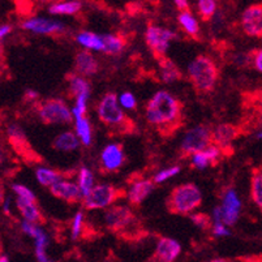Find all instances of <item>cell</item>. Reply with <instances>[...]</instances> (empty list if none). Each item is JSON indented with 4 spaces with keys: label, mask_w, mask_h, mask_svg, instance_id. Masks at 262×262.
I'll use <instances>...</instances> for the list:
<instances>
[{
    "label": "cell",
    "mask_w": 262,
    "mask_h": 262,
    "mask_svg": "<svg viewBox=\"0 0 262 262\" xmlns=\"http://www.w3.org/2000/svg\"><path fill=\"white\" fill-rule=\"evenodd\" d=\"M135 221V214L128 206L114 205L104 214V223L113 231H123Z\"/></svg>",
    "instance_id": "obj_9"
},
{
    "label": "cell",
    "mask_w": 262,
    "mask_h": 262,
    "mask_svg": "<svg viewBox=\"0 0 262 262\" xmlns=\"http://www.w3.org/2000/svg\"><path fill=\"white\" fill-rule=\"evenodd\" d=\"M197 9H199V13L204 20H210L215 13L216 3L214 0H200L197 3Z\"/></svg>",
    "instance_id": "obj_32"
},
{
    "label": "cell",
    "mask_w": 262,
    "mask_h": 262,
    "mask_svg": "<svg viewBox=\"0 0 262 262\" xmlns=\"http://www.w3.org/2000/svg\"><path fill=\"white\" fill-rule=\"evenodd\" d=\"M102 167L106 171H116L124 162L123 147L120 144H108L101 153Z\"/></svg>",
    "instance_id": "obj_15"
},
{
    "label": "cell",
    "mask_w": 262,
    "mask_h": 262,
    "mask_svg": "<svg viewBox=\"0 0 262 262\" xmlns=\"http://www.w3.org/2000/svg\"><path fill=\"white\" fill-rule=\"evenodd\" d=\"M82 4L80 2H58L49 7V12L51 15H76L81 9Z\"/></svg>",
    "instance_id": "obj_27"
},
{
    "label": "cell",
    "mask_w": 262,
    "mask_h": 262,
    "mask_svg": "<svg viewBox=\"0 0 262 262\" xmlns=\"http://www.w3.org/2000/svg\"><path fill=\"white\" fill-rule=\"evenodd\" d=\"M21 228L25 233H28L30 237H33L35 242V248H46L49 244V237L45 233V231L40 227H38L35 223H30L24 221L21 223Z\"/></svg>",
    "instance_id": "obj_22"
},
{
    "label": "cell",
    "mask_w": 262,
    "mask_h": 262,
    "mask_svg": "<svg viewBox=\"0 0 262 262\" xmlns=\"http://www.w3.org/2000/svg\"><path fill=\"white\" fill-rule=\"evenodd\" d=\"M251 194L256 206L262 211V167L252 171Z\"/></svg>",
    "instance_id": "obj_24"
},
{
    "label": "cell",
    "mask_w": 262,
    "mask_h": 262,
    "mask_svg": "<svg viewBox=\"0 0 262 262\" xmlns=\"http://www.w3.org/2000/svg\"><path fill=\"white\" fill-rule=\"evenodd\" d=\"M0 262H9V258L7 256H4V254H2V257H0Z\"/></svg>",
    "instance_id": "obj_46"
},
{
    "label": "cell",
    "mask_w": 262,
    "mask_h": 262,
    "mask_svg": "<svg viewBox=\"0 0 262 262\" xmlns=\"http://www.w3.org/2000/svg\"><path fill=\"white\" fill-rule=\"evenodd\" d=\"M192 164L196 168H199V170H204V168H206L211 163L209 162L208 157L205 156L204 151H201V153H197L194 156H192Z\"/></svg>",
    "instance_id": "obj_38"
},
{
    "label": "cell",
    "mask_w": 262,
    "mask_h": 262,
    "mask_svg": "<svg viewBox=\"0 0 262 262\" xmlns=\"http://www.w3.org/2000/svg\"><path fill=\"white\" fill-rule=\"evenodd\" d=\"M75 121L76 135L80 139V141L88 146L92 142V127H90L89 120L85 116H77V118H75Z\"/></svg>",
    "instance_id": "obj_28"
},
{
    "label": "cell",
    "mask_w": 262,
    "mask_h": 262,
    "mask_svg": "<svg viewBox=\"0 0 262 262\" xmlns=\"http://www.w3.org/2000/svg\"><path fill=\"white\" fill-rule=\"evenodd\" d=\"M35 175H37V180L39 182V184H42L43 187L51 188L61 180L60 172L47 167H39L37 172H35Z\"/></svg>",
    "instance_id": "obj_29"
},
{
    "label": "cell",
    "mask_w": 262,
    "mask_h": 262,
    "mask_svg": "<svg viewBox=\"0 0 262 262\" xmlns=\"http://www.w3.org/2000/svg\"><path fill=\"white\" fill-rule=\"evenodd\" d=\"M178 21L180 24V26L183 28L185 33L190 37H197L200 33V25L197 18H194V16L190 13L189 11L188 12H180L178 16Z\"/></svg>",
    "instance_id": "obj_25"
},
{
    "label": "cell",
    "mask_w": 262,
    "mask_h": 262,
    "mask_svg": "<svg viewBox=\"0 0 262 262\" xmlns=\"http://www.w3.org/2000/svg\"><path fill=\"white\" fill-rule=\"evenodd\" d=\"M23 29L29 30L35 34H55L64 30V25L59 21L50 20L45 17L28 18L23 23Z\"/></svg>",
    "instance_id": "obj_12"
},
{
    "label": "cell",
    "mask_w": 262,
    "mask_h": 262,
    "mask_svg": "<svg viewBox=\"0 0 262 262\" xmlns=\"http://www.w3.org/2000/svg\"><path fill=\"white\" fill-rule=\"evenodd\" d=\"M146 119L161 130L173 129L182 119V104L166 90H159L146 106Z\"/></svg>",
    "instance_id": "obj_1"
},
{
    "label": "cell",
    "mask_w": 262,
    "mask_h": 262,
    "mask_svg": "<svg viewBox=\"0 0 262 262\" xmlns=\"http://www.w3.org/2000/svg\"><path fill=\"white\" fill-rule=\"evenodd\" d=\"M35 257H37L38 262H55L47 256L46 248H35Z\"/></svg>",
    "instance_id": "obj_40"
},
{
    "label": "cell",
    "mask_w": 262,
    "mask_h": 262,
    "mask_svg": "<svg viewBox=\"0 0 262 262\" xmlns=\"http://www.w3.org/2000/svg\"><path fill=\"white\" fill-rule=\"evenodd\" d=\"M12 190L16 193L17 199L21 200H28V201H34L35 202V194L32 189L23 184H13L12 185Z\"/></svg>",
    "instance_id": "obj_33"
},
{
    "label": "cell",
    "mask_w": 262,
    "mask_h": 262,
    "mask_svg": "<svg viewBox=\"0 0 262 262\" xmlns=\"http://www.w3.org/2000/svg\"><path fill=\"white\" fill-rule=\"evenodd\" d=\"M208 262H233V261H231V259H227V258H215V259H210V261Z\"/></svg>",
    "instance_id": "obj_45"
},
{
    "label": "cell",
    "mask_w": 262,
    "mask_h": 262,
    "mask_svg": "<svg viewBox=\"0 0 262 262\" xmlns=\"http://www.w3.org/2000/svg\"><path fill=\"white\" fill-rule=\"evenodd\" d=\"M154 183L149 179H140L132 183L129 190L127 193L128 201L132 205H140L149 197V194L154 190Z\"/></svg>",
    "instance_id": "obj_16"
},
{
    "label": "cell",
    "mask_w": 262,
    "mask_h": 262,
    "mask_svg": "<svg viewBox=\"0 0 262 262\" xmlns=\"http://www.w3.org/2000/svg\"><path fill=\"white\" fill-rule=\"evenodd\" d=\"M213 142V132L205 125H197L187 130L182 141V151L185 156H194L208 149Z\"/></svg>",
    "instance_id": "obj_5"
},
{
    "label": "cell",
    "mask_w": 262,
    "mask_h": 262,
    "mask_svg": "<svg viewBox=\"0 0 262 262\" xmlns=\"http://www.w3.org/2000/svg\"><path fill=\"white\" fill-rule=\"evenodd\" d=\"M70 89L73 95L78 97L82 94H90V86L85 77L80 75H72L70 78Z\"/></svg>",
    "instance_id": "obj_31"
},
{
    "label": "cell",
    "mask_w": 262,
    "mask_h": 262,
    "mask_svg": "<svg viewBox=\"0 0 262 262\" xmlns=\"http://www.w3.org/2000/svg\"><path fill=\"white\" fill-rule=\"evenodd\" d=\"M76 71L82 77H89L98 72V61L94 58V55L89 51L77 52L75 58Z\"/></svg>",
    "instance_id": "obj_17"
},
{
    "label": "cell",
    "mask_w": 262,
    "mask_h": 262,
    "mask_svg": "<svg viewBox=\"0 0 262 262\" xmlns=\"http://www.w3.org/2000/svg\"><path fill=\"white\" fill-rule=\"evenodd\" d=\"M38 116L45 124H68L72 121V110L61 99H49L38 107Z\"/></svg>",
    "instance_id": "obj_4"
},
{
    "label": "cell",
    "mask_w": 262,
    "mask_h": 262,
    "mask_svg": "<svg viewBox=\"0 0 262 262\" xmlns=\"http://www.w3.org/2000/svg\"><path fill=\"white\" fill-rule=\"evenodd\" d=\"M159 75H161L162 81L166 84H170V82L182 78V72L178 66L168 58L159 59Z\"/></svg>",
    "instance_id": "obj_20"
},
{
    "label": "cell",
    "mask_w": 262,
    "mask_h": 262,
    "mask_svg": "<svg viewBox=\"0 0 262 262\" xmlns=\"http://www.w3.org/2000/svg\"><path fill=\"white\" fill-rule=\"evenodd\" d=\"M120 197V190L111 184H98L84 199V208L98 210L113 205Z\"/></svg>",
    "instance_id": "obj_7"
},
{
    "label": "cell",
    "mask_w": 262,
    "mask_h": 262,
    "mask_svg": "<svg viewBox=\"0 0 262 262\" xmlns=\"http://www.w3.org/2000/svg\"><path fill=\"white\" fill-rule=\"evenodd\" d=\"M16 205H17L18 211H20L21 215L25 218L26 222L38 223L40 219H42V214H40V210L38 209L37 204H35L34 201H28V200L17 199Z\"/></svg>",
    "instance_id": "obj_21"
},
{
    "label": "cell",
    "mask_w": 262,
    "mask_h": 262,
    "mask_svg": "<svg viewBox=\"0 0 262 262\" xmlns=\"http://www.w3.org/2000/svg\"><path fill=\"white\" fill-rule=\"evenodd\" d=\"M179 172H180V167H179V166H173V167L159 171V172L154 176V183L159 184V183L166 182V180H168V179H171V178H173V176L178 175Z\"/></svg>",
    "instance_id": "obj_35"
},
{
    "label": "cell",
    "mask_w": 262,
    "mask_h": 262,
    "mask_svg": "<svg viewBox=\"0 0 262 262\" xmlns=\"http://www.w3.org/2000/svg\"><path fill=\"white\" fill-rule=\"evenodd\" d=\"M50 190H51L52 196L63 200V201L71 202V204H75L81 199H84L78 185L76 183L68 182V180H60L54 187L50 188Z\"/></svg>",
    "instance_id": "obj_14"
},
{
    "label": "cell",
    "mask_w": 262,
    "mask_h": 262,
    "mask_svg": "<svg viewBox=\"0 0 262 262\" xmlns=\"http://www.w3.org/2000/svg\"><path fill=\"white\" fill-rule=\"evenodd\" d=\"M25 97L29 99V101H35V99L38 98V93L35 92V90H26Z\"/></svg>",
    "instance_id": "obj_44"
},
{
    "label": "cell",
    "mask_w": 262,
    "mask_h": 262,
    "mask_svg": "<svg viewBox=\"0 0 262 262\" xmlns=\"http://www.w3.org/2000/svg\"><path fill=\"white\" fill-rule=\"evenodd\" d=\"M78 43L84 46L88 50H94V51H103L104 45L102 40V35L95 34L92 32H81L76 37Z\"/></svg>",
    "instance_id": "obj_23"
},
{
    "label": "cell",
    "mask_w": 262,
    "mask_h": 262,
    "mask_svg": "<svg viewBox=\"0 0 262 262\" xmlns=\"http://www.w3.org/2000/svg\"><path fill=\"white\" fill-rule=\"evenodd\" d=\"M52 146L58 151L68 153V151H73V150H76L80 146V139H78L76 133L67 130V132L60 133V135L55 137Z\"/></svg>",
    "instance_id": "obj_19"
},
{
    "label": "cell",
    "mask_w": 262,
    "mask_h": 262,
    "mask_svg": "<svg viewBox=\"0 0 262 262\" xmlns=\"http://www.w3.org/2000/svg\"><path fill=\"white\" fill-rule=\"evenodd\" d=\"M82 226H84V214H82V211H78V213H76L75 218H73V223H72L73 239H77V237L80 236Z\"/></svg>",
    "instance_id": "obj_37"
},
{
    "label": "cell",
    "mask_w": 262,
    "mask_h": 262,
    "mask_svg": "<svg viewBox=\"0 0 262 262\" xmlns=\"http://www.w3.org/2000/svg\"><path fill=\"white\" fill-rule=\"evenodd\" d=\"M78 188H80L82 196L85 197L89 194L93 190L94 185V176H93V172L86 167H81V170L78 171V182H77Z\"/></svg>",
    "instance_id": "obj_30"
},
{
    "label": "cell",
    "mask_w": 262,
    "mask_h": 262,
    "mask_svg": "<svg viewBox=\"0 0 262 262\" xmlns=\"http://www.w3.org/2000/svg\"><path fill=\"white\" fill-rule=\"evenodd\" d=\"M257 139L262 140V130H259V132H258V133H257Z\"/></svg>",
    "instance_id": "obj_47"
},
{
    "label": "cell",
    "mask_w": 262,
    "mask_h": 262,
    "mask_svg": "<svg viewBox=\"0 0 262 262\" xmlns=\"http://www.w3.org/2000/svg\"><path fill=\"white\" fill-rule=\"evenodd\" d=\"M119 103H120L121 107L127 110H133L137 106V102H136L135 95L132 93H123V94L119 97Z\"/></svg>",
    "instance_id": "obj_36"
},
{
    "label": "cell",
    "mask_w": 262,
    "mask_h": 262,
    "mask_svg": "<svg viewBox=\"0 0 262 262\" xmlns=\"http://www.w3.org/2000/svg\"><path fill=\"white\" fill-rule=\"evenodd\" d=\"M211 231H213L214 236H216V237L227 236V235H230V231H228L227 226H226L223 222H213Z\"/></svg>",
    "instance_id": "obj_39"
},
{
    "label": "cell",
    "mask_w": 262,
    "mask_h": 262,
    "mask_svg": "<svg viewBox=\"0 0 262 262\" xmlns=\"http://www.w3.org/2000/svg\"><path fill=\"white\" fill-rule=\"evenodd\" d=\"M189 218L197 227L202 228V230L213 227V221L210 219V216L205 215V214H190Z\"/></svg>",
    "instance_id": "obj_34"
},
{
    "label": "cell",
    "mask_w": 262,
    "mask_h": 262,
    "mask_svg": "<svg viewBox=\"0 0 262 262\" xmlns=\"http://www.w3.org/2000/svg\"><path fill=\"white\" fill-rule=\"evenodd\" d=\"M182 252V245L171 237H161L154 252V262H173Z\"/></svg>",
    "instance_id": "obj_13"
},
{
    "label": "cell",
    "mask_w": 262,
    "mask_h": 262,
    "mask_svg": "<svg viewBox=\"0 0 262 262\" xmlns=\"http://www.w3.org/2000/svg\"><path fill=\"white\" fill-rule=\"evenodd\" d=\"M242 28L248 35L262 38V4H253L243 12Z\"/></svg>",
    "instance_id": "obj_10"
},
{
    "label": "cell",
    "mask_w": 262,
    "mask_h": 262,
    "mask_svg": "<svg viewBox=\"0 0 262 262\" xmlns=\"http://www.w3.org/2000/svg\"><path fill=\"white\" fill-rule=\"evenodd\" d=\"M98 116L106 125L110 127H121L127 120L125 114L119 103L118 95L114 93H107L98 104Z\"/></svg>",
    "instance_id": "obj_6"
},
{
    "label": "cell",
    "mask_w": 262,
    "mask_h": 262,
    "mask_svg": "<svg viewBox=\"0 0 262 262\" xmlns=\"http://www.w3.org/2000/svg\"><path fill=\"white\" fill-rule=\"evenodd\" d=\"M221 208H222L223 223L226 226H232L239 219L240 209H242V202H240L239 196L235 190H226V193L223 194Z\"/></svg>",
    "instance_id": "obj_11"
},
{
    "label": "cell",
    "mask_w": 262,
    "mask_h": 262,
    "mask_svg": "<svg viewBox=\"0 0 262 262\" xmlns=\"http://www.w3.org/2000/svg\"><path fill=\"white\" fill-rule=\"evenodd\" d=\"M202 202V193L196 184L188 183L173 188L167 200V208L175 214H192Z\"/></svg>",
    "instance_id": "obj_3"
},
{
    "label": "cell",
    "mask_w": 262,
    "mask_h": 262,
    "mask_svg": "<svg viewBox=\"0 0 262 262\" xmlns=\"http://www.w3.org/2000/svg\"><path fill=\"white\" fill-rule=\"evenodd\" d=\"M237 135V127H235L233 124H219L213 133V141L221 149H226L236 139Z\"/></svg>",
    "instance_id": "obj_18"
},
{
    "label": "cell",
    "mask_w": 262,
    "mask_h": 262,
    "mask_svg": "<svg viewBox=\"0 0 262 262\" xmlns=\"http://www.w3.org/2000/svg\"><path fill=\"white\" fill-rule=\"evenodd\" d=\"M252 61H253V66L259 73H262V49L258 50L253 54V58H252Z\"/></svg>",
    "instance_id": "obj_41"
},
{
    "label": "cell",
    "mask_w": 262,
    "mask_h": 262,
    "mask_svg": "<svg viewBox=\"0 0 262 262\" xmlns=\"http://www.w3.org/2000/svg\"><path fill=\"white\" fill-rule=\"evenodd\" d=\"M102 40L104 45L103 52L107 55H119L125 46L124 39L118 34H103Z\"/></svg>",
    "instance_id": "obj_26"
},
{
    "label": "cell",
    "mask_w": 262,
    "mask_h": 262,
    "mask_svg": "<svg viewBox=\"0 0 262 262\" xmlns=\"http://www.w3.org/2000/svg\"><path fill=\"white\" fill-rule=\"evenodd\" d=\"M175 6L182 12H188L189 9V3L187 0H175Z\"/></svg>",
    "instance_id": "obj_42"
},
{
    "label": "cell",
    "mask_w": 262,
    "mask_h": 262,
    "mask_svg": "<svg viewBox=\"0 0 262 262\" xmlns=\"http://www.w3.org/2000/svg\"><path fill=\"white\" fill-rule=\"evenodd\" d=\"M175 38L176 34L172 30L157 25H150L146 29V34H145L147 46L151 49V51L158 59L164 58V54L167 52L171 40L175 39Z\"/></svg>",
    "instance_id": "obj_8"
},
{
    "label": "cell",
    "mask_w": 262,
    "mask_h": 262,
    "mask_svg": "<svg viewBox=\"0 0 262 262\" xmlns=\"http://www.w3.org/2000/svg\"><path fill=\"white\" fill-rule=\"evenodd\" d=\"M11 32H12L11 25H2V28H0V38L3 39V38L6 37L7 34H9Z\"/></svg>",
    "instance_id": "obj_43"
},
{
    "label": "cell",
    "mask_w": 262,
    "mask_h": 262,
    "mask_svg": "<svg viewBox=\"0 0 262 262\" xmlns=\"http://www.w3.org/2000/svg\"><path fill=\"white\" fill-rule=\"evenodd\" d=\"M188 76L199 92H211L218 81V68L206 55H199L188 66Z\"/></svg>",
    "instance_id": "obj_2"
}]
</instances>
